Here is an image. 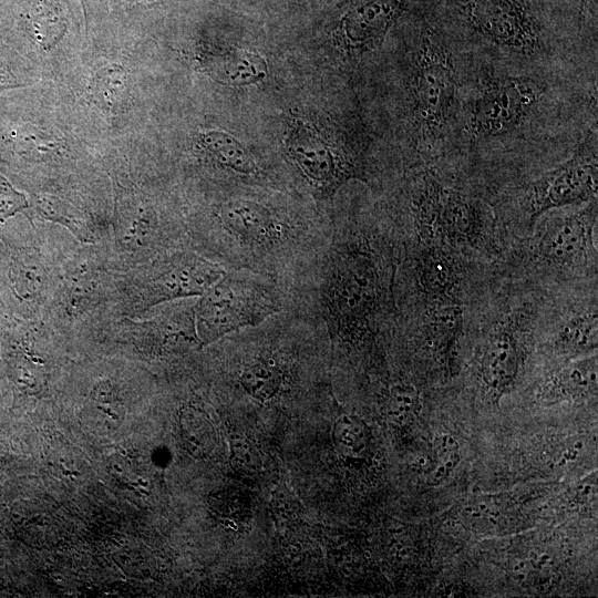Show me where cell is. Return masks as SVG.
<instances>
[{
    "mask_svg": "<svg viewBox=\"0 0 598 598\" xmlns=\"http://www.w3.org/2000/svg\"><path fill=\"white\" fill-rule=\"evenodd\" d=\"M395 260L383 229L331 218L326 247L293 292L322 322L332 350H362L395 322Z\"/></svg>",
    "mask_w": 598,
    "mask_h": 598,
    "instance_id": "6da1fadb",
    "label": "cell"
},
{
    "mask_svg": "<svg viewBox=\"0 0 598 598\" xmlns=\"http://www.w3.org/2000/svg\"><path fill=\"white\" fill-rule=\"evenodd\" d=\"M463 80L454 140L471 148L511 142L539 123L555 101L549 71H516L486 65Z\"/></svg>",
    "mask_w": 598,
    "mask_h": 598,
    "instance_id": "7a4b0ae2",
    "label": "cell"
},
{
    "mask_svg": "<svg viewBox=\"0 0 598 598\" xmlns=\"http://www.w3.org/2000/svg\"><path fill=\"white\" fill-rule=\"evenodd\" d=\"M461 51L432 27H424L411 48L406 93L411 141L423 157L454 140L465 73Z\"/></svg>",
    "mask_w": 598,
    "mask_h": 598,
    "instance_id": "3957f363",
    "label": "cell"
},
{
    "mask_svg": "<svg viewBox=\"0 0 598 598\" xmlns=\"http://www.w3.org/2000/svg\"><path fill=\"white\" fill-rule=\"evenodd\" d=\"M467 42L516 71H548L560 49L535 0H456Z\"/></svg>",
    "mask_w": 598,
    "mask_h": 598,
    "instance_id": "277c9868",
    "label": "cell"
},
{
    "mask_svg": "<svg viewBox=\"0 0 598 598\" xmlns=\"http://www.w3.org/2000/svg\"><path fill=\"white\" fill-rule=\"evenodd\" d=\"M295 303L292 287L249 270L228 269L194 303L195 329L202 348L256 326Z\"/></svg>",
    "mask_w": 598,
    "mask_h": 598,
    "instance_id": "5b68a950",
    "label": "cell"
},
{
    "mask_svg": "<svg viewBox=\"0 0 598 598\" xmlns=\"http://www.w3.org/2000/svg\"><path fill=\"white\" fill-rule=\"evenodd\" d=\"M412 198V214L420 235L431 243L453 247H478L487 236L484 205L463 189L425 171Z\"/></svg>",
    "mask_w": 598,
    "mask_h": 598,
    "instance_id": "8992f818",
    "label": "cell"
},
{
    "mask_svg": "<svg viewBox=\"0 0 598 598\" xmlns=\"http://www.w3.org/2000/svg\"><path fill=\"white\" fill-rule=\"evenodd\" d=\"M597 186L596 118L588 125L568 158L523 187L519 204L533 225L551 209L597 200Z\"/></svg>",
    "mask_w": 598,
    "mask_h": 598,
    "instance_id": "52a82bcc",
    "label": "cell"
},
{
    "mask_svg": "<svg viewBox=\"0 0 598 598\" xmlns=\"http://www.w3.org/2000/svg\"><path fill=\"white\" fill-rule=\"evenodd\" d=\"M286 152L315 197L329 198L351 179L367 181L354 153L301 122L289 133Z\"/></svg>",
    "mask_w": 598,
    "mask_h": 598,
    "instance_id": "ba28073f",
    "label": "cell"
},
{
    "mask_svg": "<svg viewBox=\"0 0 598 598\" xmlns=\"http://www.w3.org/2000/svg\"><path fill=\"white\" fill-rule=\"evenodd\" d=\"M225 268L193 249H173L156 259L142 285L146 306L202 296Z\"/></svg>",
    "mask_w": 598,
    "mask_h": 598,
    "instance_id": "9c48e42d",
    "label": "cell"
},
{
    "mask_svg": "<svg viewBox=\"0 0 598 598\" xmlns=\"http://www.w3.org/2000/svg\"><path fill=\"white\" fill-rule=\"evenodd\" d=\"M597 225V200L576 212L548 220L534 247L535 258L556 270H575L596 265L594 233Z\"/></svg>",
    "mask_w": 598,
    "mask_h": 598,
    "instance_id": "30bf717a",
    "label": "cell"
},
{
    "mask_svg": "<svg viewBox=\"0 0 598 598\" xmlns=\"http://www.w3.org/2000/svg\"><path fill=\"white\" fill-rule=\"evenodd\" d=\"M516 328L512 320L497 322L482 348L481 380L496 398L513 386L519 372L522 351Z\"/></svg>",
    "mask_w": 598,
    "mask_h": 598,
    "instance_id": "8fae6325",
    "label": "cell"
},
{
    "mask_svg": "<svg viewBox=\"0 0 598 598\" xmlns=\"http://www.w3.org/2000/svg\"><path fill=\"white\" fill-rule=\"evenodd\" d=\"M411 0H359L344 16L342 35L355 51L377 45Z\"/></svg>",
    "mask_w": 598,
    "mask_h": 598,
    "instance_id": "7c38bea8",
    "label": "cell"
},
{
    "mask_svg": "<svg viewBox=\"0 0 598 598\" xmlns=\"http://www.w3.org/2000/svg\"><path fill=\"white\" fill-rule=\"evenodd\" d=\"M417 283L434 305L456 303L461 290V270L452 255L441 246L422 249L415 265Z\"/></svg>",
    "mask_w": 598,
    "mask_h": 598,
    "instance_id": "4fadbf2b",
    "label": "cell"
},
{
    "mask_svg": "<svg viewBox=\"0 0 598 598\" xmlns=\"http://www.w3.org/2000/svg\"><path fill=\"white\" fill-rule=\"evenodd\" d=\"M202 65L213 80L233 86L260 82L268 73L262 56L240 48L207 53Z\"/></svg>",
    "mask_w": 598,
    "mask_h": 598,
    "instance_id": "5bb4252c",
    "label": "cell"
},
{
    "mask_svg": "<svg viewBox=\"0 0 598 598\" xmlns=\"http://www.w3.org/2000/svg\"><path fill=\"white\" fill-rule=\"evenodd\" d=\"M199 142L209 157L223 169L236 176L257 181L267 176L256 156L231 134L224 131H206Z\"/></svg>",
    "mask_w": 598,
    "mask_h": 598,
    "instance_id": "9a60e30c",
    "label": "cell"
},
{
    "mask_svg": "<svg viewBox=\"0 0 598 598\" xmlns=\"http://www.w3.org/2000/svg\"><path fill=\"white\" fill-rule=\"evenodd\" d=\"M597 392V355L569 363L542 386L539 396L549 403L585 399Z\"/></svg>",
    "mask_w": 598,
    "mask_h": 598,
    "instance_id": "2e32d148",
    "label": "cell"
},
{
    "mask_svg": "<svg viewBox=\"0 0 598 598\" xmlns=\"http://www.w3.org/2000/svg\"><path fill=\"white\" fill-rule=\"evenodd\" d=\"M19 21L31 41L43 50L55 47L68 28L62 8L52 0L30 2L20 12Z\"/></svg>",
    "mask_w": 598,
    "mask_h": 598,
    "instance_id": "e0dca14e",
    "label": "cell"
},
{
    "mask_svg": "<svg viewBox=\"0 0 598 598\" xmlns=\"http://www.w3.org/2000/svg\"><path fill=\"white\" fill-rule=\"evenodd\" d=\"M464 324L463 309L457 303L435 305L420 323L422 340L432 349L447 353L457 342Z\"/></svg>",
    "mask_w": 598,
    "mask_h": 598,
    "instance_id": "ac0fdd59",
    "label": "cell"
},
{
    "mask_svg": "<svg viewBox=\"0 0 598 598\" xmlns=\"http://www.w3.org/2000/svg\"><path fill=\"white\" fill-rule=\"evenodd\" d=\"M597 306L590 305L565 319L554 337L557 348L570 353H587L597 349Z\"/></svg>",
    "mask_w": 598,
    "mask_h": 598,
    "instance_id": "d6986e66",
    "label": "cell"
},
{
    "mask_svg": "<svg viewBox=\"0 0 598 598\" xmlns=\"http://www.w3.org/2000/svg\"><path fill=\"white\" fill-rule=\"evenodd\" d=\"M13 152L31 157L48 156L59 151L61 140L44 127L30 122L8 124L0 134Z\"/></svg>",
    "mask_w": 598,
    "mask_h": 598,
    "instance_id": "ffe728a7",
    "label": "cell"
},
{
    "mask_svg": "<svg viewBox=\"0 0 598 598\" xmlns=\"http://www.w3.org/2000/svg\"><path fill=\"white\" fill-rule=\"evenodd\" d=\"M179 433L185 450L197 458L209 456L217 445V433L212 421L193 406L181 411Z\"/></svg>",
    "mask_w": 598,
    "mask_h": 598,
    "instance_id": "44dd1931",
    "label": "cell"
},
{
    "mask_svg": "<svg viewBox=\"0 0 598 598\" xmlns=\"http://www.w3.org/2000/svg\"><path fill=\"white\" fill-rule=\"evenodd\" d=\"M334 448L343 457L358 458L369 447L371 431L368 424L354 414H341L331 432Z\"/></svg>",
    "mask_w": 598,
    "mask_h": 598,
    "instance_id": "7402d4cb",
    "label": "cell"
},
{
    "mask_svg": "<svg viewBox=\"0 0 598 598\" xmlns=\"http://www.w3.org/2000/svg\"><path fill=\"white\" fill-rule=\"evenodd\" d=\"M383 409L390 423L399 427L406 426L417 417L422 409L420 392L409 382H393L384 393Z\"/></svg>",
    "mask_w": 598,
    "mask_h": 598,
    "instance_id": "603a6c76",
    "label": "cell"
},
{
    "mask_svg": "<svg viewBox=\"0 0 598 598\" xmlns=\"http://www.w3.org/2000/svg\"><path fill=\"white\" fill-rule=\"evenodd\" d=\"M33 203L43 218L64 226L83 243L93 241L94 235L83 215L68 202L43 194L35 196Z\"/></svg>",
    "mask_w": 598,
    "mask_h": 598,
    "instance_id": "cb8c5ba5",
    "label": "cell"
},
{
    "mask_svg": "<svg viewBox=\"0 0 598 598\" xmlns=\"http://www.w3.org/2000/svg\"><path fill=\"white\" fill-rule=\"evenodd\" d=\"M213 508L221 524L245 530L251 518L249 496L237 487H227L213 496Z\"/></svg>",
    "mask_w": 598,
    "mask_h": 598,
    "instance_id": "d4e9b609",
    "label": "cell"
},
{
    "mask_svg": "<svg viewBox=\"0 0 598 598\" xmlns=\"http://www.w3.org/2000/svg\"><path fill=\"white\" fill-rule=\"evenodd\" d=\"M127 86L126 70L118 64H109L95 73L92 81V94L96 103L111 110L122 101Z\"/></svg>",
    "mask_w": 598,
    "mask_h": 598,
    "instance_id": "484cf974",
    "label": "cell"
},
{
    "mask_svg": "<svg viewBox=\"0 0 598 598\" xmlns=\"http://www.w3.org/2000/svg\"><path fill=\"white\" fill-rule=\"evenodd\" d=\"M229 464L235 474L245 480L257 478L264 470L262 457L256 444L239 435L229 442Z\"/></svg>",
    "mask_w": 598,
    "mask_h": 598,
    "instance_id": "4316f807",
    "label": "cell"
},
{
    "mask_svg": "<svg viewBox=\"0 0 598 598\" xmlns=\"http://www.w3.org/2000/svg\"><path fill=\"white\" fill-rule=\"evenodd\" d=\"M432 454L435 463L440 464L448 472L455 470L461 461L458 442L453 435L447 433H442L434 437Z\"/></svg>",
    "mask_w": 598,
    "mask_h": 598,
    "instance_id": "83f0119b",
    "label": "cell"
},
{
    "mask_svg": "<svg viewBox=\"0 0 598 598\" xmlns=\"http://www.w3.org/2000/svg\"><path fill=\"white\" fill-rule=\"evenodd\" d=\"M28 207L25 195L17 190L6 176L0 174V225Z\"/></svg>",
    "mask_w": 598,
    "mask_h": 598,
    "instance_id": "f1b7e54d",
    "label": "cell"
},
{
    "mask_svg": "<svg viewBox=\"0 0 598 598\" xmlns=\"http://www.w3.org/2000/svg\"><path fill=\"white\" fill-rule=\"evenodd\" d=\"M463 517L473 527H489L497 523L499 512L488 503L477 502L468 504L463 509Z\"/></svg>",
    "mask_w": 598,
    "mask_h": 598,
    "instance_id": "f546056e",
    "label": "cell"
},
{
    "mask_svg": "<svg viewBox=\"0 0 598 598\" xmlns=\"http://www.w3.org/2000/svg\"><path fill=\"white\" fill-rule=\"evenodd\" d=\"M17 75L2 62H0V92L20 86Z\"/></svg>",
    "mask_w": 598,
    "mask_h": 598,
    "instance_id": "4dcf8cb0",
    "label": "cell"
},
{
    "mask_svg": "<svg viewBox=\"0 0 598 598\" xmlns=\"http://www.w3.org/2000/svg\"><path fill=\"white\" fill-rule=\"evenodd\" d=\"M597 12V0H580L579 22L582 23L588 14L595 16Z\"/></svg>",
    "mask_w": 598,
    "mask_h": 598,
    "instance_id": "1f68e13d",
    "label": "cell"
}]
</instances>
